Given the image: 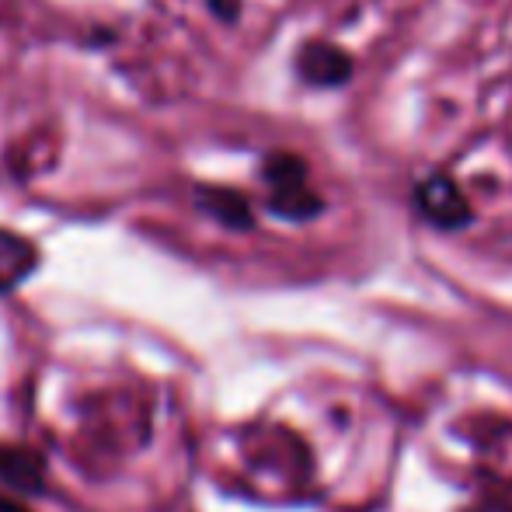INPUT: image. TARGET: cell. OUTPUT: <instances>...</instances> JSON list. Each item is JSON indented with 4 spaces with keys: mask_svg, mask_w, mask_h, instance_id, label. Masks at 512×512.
Segmentation results:
<instances>
[{
    "mask_svg": "<svg viewBox=\"0 0 512 512\" xmlns=\"http://www.w3.org/2000/svg\"><path fill=\"white\" fill-rule=\"evenodd\" d=\"M471 512H512V506H509V502H485V506H478Z\"/></svg>",
    "mask_w": 512,
    "mask_h": 512,
    "instance_id": "9c48e42d",
    "label": "cell"
},
{
    "mask_svg": "<svg viewBox=\"0 0 512 512\" xmlns=\"http://www.w3.org/2000/svg\"><path fill=\"white\" fill-rule=\"evenodd\" d=\"M209 11L220 14L223 21H234L237 11H241V0H209Z\"/></svg>",
    "mask_w": 512,
    "mask_h": 512,
    "instance_id": "ba28073f",
    "label": "cell"
},
{
    "mask_svg": "<svg viewBox=\"0 0 512 512\" xmlns=\"http://www.w3.org/2000/svg\"><path fill=\"white\" fill-rule=\"evenodd\" d=\"M269 209L283 220H310L324 209L321 196L310 189V182L304 185H286V189H272L269 192Z\"/></svg>",
    "mask_w": 512,
    "mask_h": 512,
    "instance_id": "5b68a950",
    "label": "cell"
},
{
    "mask_svg": "<svg viewBox=\"0 0 512 512\" xmlns=\"http://www.w3.org/2000/svg\"><path fill=\"white\" fill-rule=\"evenodd\" d=\"M35 265V248L25 237H14L0 230V290H11L14 283L28 276Z\"/></svg>",
    "mask_w": 512,
    "mask_h": 512,
    "instance_id": "8992f818",
    "label": "cell"
},
{
    "mask_svg": "<svg viewBox=\"0 0 512 512\" xmlns=\"http://www.w3.org/2000/svg\"><path fill=\"white\" fill-rule=\"evenodd\" d=\"M297 74L310 88H342L352 77V60L331 42H307L297 53Z\"/></svg>",
    "mask_w": 512,
    "mask_h": 512,
    "instance_id": "7a4b0ae2",
    "label": "cell"
},
{
    "mask_svg": "<svg viewBox=\"0 0 512 512\" xmlns=\"http://www.w3.org/2000/svg\"><path fill=\"white\" fill-rule=\"evenodd\" d=\"M0 512H28L21 502H14V499H7V495H0Z\"/></svg>",
    "mask_w": 512,
    "mask_h": 512,
    "instance_id": "30bf717a",
    "label": "cell"
},
{
    "mask_svg": "<svg viewBox=\"0 0 512 512\" xmlns=\"http://www.w3.org/2000/svg\"><path fill=\"white\" fill-rule=\"evenodd\" d=\"M0 478L18 492H42V460L39 453L21 446H0Z\"/></svg>",
    "mask_w": 512,
    "mask_h": 512,
    "instance_id": "277c9868",
    "label": "cell"
},
{
    "mask_svg": "<svg viewBox=\"0 0 512 512\" xmlns=\"http://www.w3.org/2000/svg\"><path fill=\"white\" fill-rule=\"evenodd\" d=\"M418 209L425 213V220H432L443 230H457L464 223H471V203L467 196L457 189V182H450L446 175H432L425 178L415 189Z\"/></svg>",
    "mask_w": 512,
    "mask_h": 512,
    "instance_id": "6da1fadb",
    "label": "cell"
},
{
    "mask_svg": "<svg viewBox=\"0 0 512 512\" xmlns=\"http://www.w3.org/2000/svg\"><path fill=\"white\" fill-rule=\"evenodd\" d=\"M262 178L269 189H286V185H304L307 182V161L297 154H272L262 168Z\"/></svg>",
    "mask_w": 512,
    "mask_h": 512,
    "instance_id": "52a82bcc",
    "label": "cell"
},
{
    "mask_svg": "<svg viewBox=\"0 0 512 512\" xmlns=\"http://www.w3.org/2000/svg\"><path fill=\"white\" fill-rule=\"evenodd\" d=\"M196 203L203 206L209 216H216L223 227H230V230H248L251 223H255V216H251V203L241 196V192H234V189H216V185H203V189H196Z\"/></svg>",
    "mask_w": 512,
    "mask_h": 512,
    "instance_id": "3957f363",
    "label": "cell"
}]
</instances>
